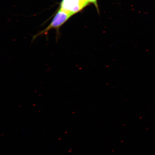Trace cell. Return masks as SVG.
<instances>
[{"mask_svg":"<svg viewBox=\"0 0 155 155\" xmlns=\"http://www.w3.org/2000/svg\"><path fill=\"white\" fill-rule=\"evenodd\" d=\"M89 3H91L94 4L96 7L97 11H99L98 5L97 4V0H87Z\"/></svg>","mask_w":155,"mask_h":155,"instance_id":"cell-3","label":"cell"},{"mask_svg":"<svg viewBox=\"0 0 155 155\" xmlns=\"http://www.w3.org/2000/svg\"><path fill=\"white\" fill-rule=\"evenodd\" d=\"M71 17V15L69 13L59 8L54 15L50 24L44 30L41 31L33 36L32 41H34L38 36L47 35L48 31L52 30H54L56 31L57 35L56 40L57 41L61 36L60 29Z\"/></svg>","mask_w":155,"mask_h":155,"instance_id":"cell-1","label":"cell"},{"mask_svg":"<svg viewBox=\"0 0 155 155\" xmlns=\"http://www.w3.org/2000/svg\"><path fill=\"white\" fill-rule=\"evenodd\" d=\"M85 6L79 0H62L60 8L71 16L81 11Z\"/></svg>","mask_w":155,"mask_h":155,"instance_id":"cell-2","label":"cell"}]
</instances>
